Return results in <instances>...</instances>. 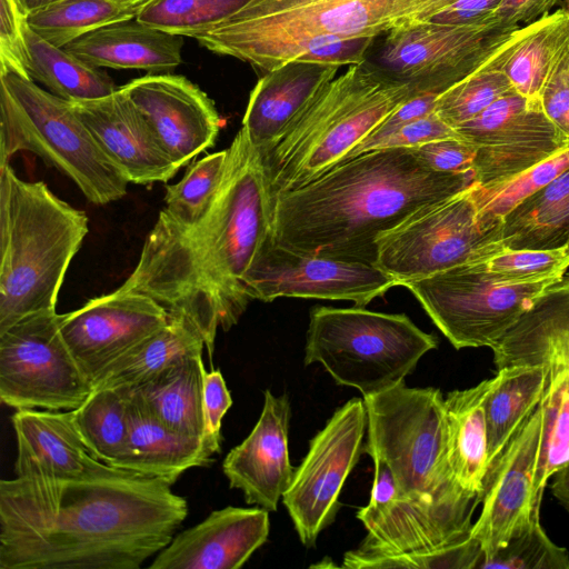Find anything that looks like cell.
Instances as JSON below:
<instances>
[{
    "instance_id": "obj_1",
    "label": "cell",
    "mask_w": 569,
    "mask_h": 569,
    "mask_svg": "<svg viewBox=\"0 0 569 569\" xmlns=\"http://www.w3.org/2000/svg\"><path fill=\"white\" fill-rule=\"evenodd\" d=\"M187 500L106 465L74 479L0 481V569H138L167 547Z\"/></svg>"
},
{
    "instance_id": "obj_2",
    "label": "cell",
    "mask_w": 569,
    "mask_h": 569,
    "mask_svg": "<svg viewBox=\"0 0 569 569\" xmlns=\"http://www.w3.org/2000/svg\"><path fill=\"white\" fill-rule=\"evenodd\" d=\"M223 177L200 222L178 226L158 217L137 267L118 288L157 301L187 321L211 357L218 328L228 331L251 301L243 279L271 233L272 199L263 157L241 127Z\"/></svg>"
},
{
    "instance_id": "obj_3",
    "label": "cell",
    "mask_w": 569,
    "mask_h": 569,
    "mask_svg": "<svg viewBox=\"0 0 569 569\" xmlns=\"http://www.w3.org/2000/svg\"><path fill=\"white\" fill-rule=\"evenodd\" d=\"M475 182L473 172L435 171L412 148L371 150L277 196L271 237L293 252L376 264L383 233Z\"/></svg>"
},
{
    "instance_id": "obj_4",
    "label": "cell",
    "mask_w": 569,
    "mask_h": 569,
    "mask_svg": "<svg viewBox=\"0 0 569 569\" xmlns=\"http://www.w3.org/2000/svg\"><path fill=\"white\" fill-rule=\"evenodd\" d=\"M450 1L250 0L188 37L264 73L295 60L353 66L367 60L377 37L430 20Z\"/></svg>"
},
{
    "instance_id": "obj_5",
    "label": "cell",
    "mask_w": 569,
    "mask_h": 569,
    "mask_svg": "<svg viewBox=\"0 0 569 569\" xmlns=\"http://www.w3.org/2000/svg\"><path fill=\"white\" fill-rule=\"evenodd\" d=\"M89 218L42 181L0 167V331L56 310L66 272L89 231Z\"/></svg>"
},
{
    "instance_id": "obj_6",
    "label": "cell",
    "mask_w": 569,
    "mask_h": 569,
    "mask_svg": "<svg viewBox=\"0 0 569 569\" xmlns=\"http://www.w3.org/2000/svg\"><path fill=\"white\" fill-rule=\"evenodd\" d=\"M412 94L415 87L367 60L335 77L262 153L271 199L345 161Z\"/></svg>"
},
{
    "instance_id": "obj_7",
    "label": "cell",
    "mask_w": 569,
    "mask_h": 569,
    "mask_svg": "<svg viewBox=\"0 0 569 569\" xmlns=\"http://www.w3.org/2000/svg\"><path fill=\"white\" fill-rule=\"evenodd\" d=\"M362 399L368 429L363 451L387 463L400 497L431 507L470 535L480 498L463 490L449 467L440 390L409 388L401 382Z\"/></svg>"
},
{
    "instance_id": "obj_8",
    "label": "cell",
    "mask_w": 569,
    "mask_h": 569,
    "mask_svg": "<svg viewBox=\"0 0 569 569\" xmlns=\"http://www.w3.org/2000/svg\"><path fill=\"white\" fill-rule=\"evenodd\" d=\"M29 151L67 176L94 204L127 194L129 181L100 149L70 101L14 72L0 74V167Z\"/></svg>"
},
{
    "instance_id": "obj_9",
    "label": "cell",
    "mask_w": 569,
    "mask_h": 569,
    "mask_svg": "<svg viewBox=\"0 0 569 569\" xmlns=\"http://www.w3.org/2000/svg\"><path fill=\"white\" fill-rule=\"evenodd\" d=\"M437 346V337L405 313L318 307L310 312L305 365H321L337 385L367 397L405 382Z\"/></svg>"
},
{
    "instance_id": "obj_10",
    "label": "cell",
    "mask_w": 569,
    "mask_h": 569,
    "mask_svg": "<svg viewBox=\"0 0 569 569\" xmlns=\"http://www.w3.org/2000/svg\"><path fill=\"white\" fill-rule=\"evenodd\" d=\"M471 187L383 233L377 241L376 266L403 286L500 251L502 224L488 228L479 221Z\"/></svg>"
},
{
    "instance_id": "obj_11",
    "label": "cell",
    "mask_w": 569,
    "mask_h": 569,
    "mask_svg": "<svg viewBox=\"0 0 569 569\" xmlns=\"http://www.w3.org/2000/svg\"><path fill=\"white\" fill-rule=\"evenodd\" d=\"M558 280L510 283L481 261L463 263L403 284L456 349L491 348Z\"/></svg>"
},
{
    "instance_id": "obj_12",
    "label": "cell",
    "mask_w": 569,
    "mask_h": 569,
    "mask_svg": "<svg viewBox=\"0 0 569 569\" xmlns=\"http://www.w3.org/2000/svg\"><path fill=\"white\" fill-rule=\"evenodd\" d=\"M519 27L498 21L445 24L429 20L402 26L372 43L367 61L416 92L441 94L483 63Z\"/></svg>"
},
{
    "instance_id": "obj_13",
    "label": "cell",
    "mask_w": 569,
    "mask_h": 569,
    "mask_svg": "<svg viewBox=\"0 0 569 569\" xmlns=\"http://www.w3.org/2000/svg\"><path fill=\"white\" fill-rule=\"evenodd\" d=\"M56 310L29 315L0 331V400L19 409L74 410L93 385L60 331Z\"/></svg>"
},
{
    "instance_id": "obj_14",
    "label": "cell",
    "mask_w": 569,
    "mask_h": 569,
    "mask_svg": "<svg viewBox=\"0 0 569 569\" xmlns=\"http://www.w3.org/2000/svg\"><path fill=\"white\" fill-rule=\"evenodd\" d=\"M366 427L363 399L348 400L310 440L295 469L282 501L303 546H313L335 520L342 487L360 458Z\"/></svg>"
},
{
    "instance_id": "obj_15",
    "label": "cell",
    "mask_w": 569,
    "mask_h": 569,
    "mask_svg": "<svg viewBox=\"0 0 569 569\" xmlns=\"http://www.w3.org/2000/svg\"><path fill=\"white\" fill-rule=\"evenodd\" d=\"M243 284L250 300L289 297L346 300L365 307L397 282L376 264L290 251L274 243L270 233Z\"/></svg>"
},
{
    "instance_id": "obj_16",
    "label": "cell",
    "mask_w": 569,
    "mask_h": 569,
    "mask_svg": "<svg viewBox=\"0 0 569 569\" xmlns=\"http://www.w3.org/2000/svg\"><path fill=\"white\" fill-rule=\"evenodd\" d=\"M456 131L477 148L473 176L479 187L509 180L569 146L540 100L515 89Z\"/></svg>"
},
{
    "instance_id": "obj_17",
    "label": "cell",
    "mask_w": 569,
    "mask_h": 569,
    "mask_svg": "<svg viewBox=\"0 0 569 569\" xmlns=\"http://www.w3.org/2000/svg\"><path fill=\"white\" fill-rule=\"evenodd\" d=\"M542 405L511 438L488 466L482 480V509L472 525L470 537L481 550L478 565L505 547L512 535L540 515L535 499V473L540 448Z\"/></svg>"
},
{
    "instance_id": "obj_18",
    "label": "cell",
    "mask_w": 569,
    "mask_h": 569,
    "mask_svg": "<svg viewBox=\"0 0 569 569\" xmlns=\"http://www.w3.org/2000/svg\"><path fill=\"white\" fill-rule=\"evenodd\" d=\"M168 321V312L153 299L116 289L62 315L60 331L93 385L112 362Z\"/></svg>"
},
{
    "instance_id": "obj_19",
    "label": "cell",
    "mask_w": 569,
    "mask_h": 569,
    "mask_svg": "<svg viewBox=\"0 0 569 569\" xmlns=\"http://www.w3.org/2000/svg\"><path fill=\"white\" fill-rule=\"evenodd\" d=\"M120 88L177 168L214 146L221 118L207 93L183 76L148 74Z\"/></svg>"
},
{
    "instance_id": "obj_20",
    "label": "cell",
    "mask_w": 569,
    "mask_h": 569,
    "mask_svg": "<svg viewBox=\"0 0 569 569\" xmlns=\"http://www.w3.org/2000/svg\"><path fill=\"white\" fill-rule=\"evenodd\" d=\"M70 102L100 149L129 183L167 182L180 170L121 88L99 99Z\"/></svg>"
},
{
    "instance_id": "obj_21",
    "label": "cell",
    "mask_w": 569,
    "mask_h": 569,
    "mask_svg": "<svg viewBox=\"0 0 569 569\" xmlns=\"http://www.w3.org/2000/svg\"><path fill=\"white\" fill-rule=\"evenodd\" d=\"M290 403L286 395L264 391L261 415L249 436L231 449L222 463L229 486L242 491L248 505L276 511L295 468L288 448Z\"/></svg>"
},
{
    "instance_id": "obj_22",
    "label": "cell",
    "mask_w": 569,
    "mask_h": 569,
    "mask_svg": "<svg viewBox=\"0 0 569 569\" xmlns=\"http://www.w3.org/2000/svg\"><path fill=\"white\" fill-rule=\"evenodd\" d=\"M269 529L268 510L228 506L173 536L149 568L238 569L266 542Z\"/></svg>"
},
{
    "instance_id": "obj_23",
    "label": "cell",
    "mask_w": 569,
    "mask_h": 569,
    "mask_svg": "<svg viewBox=\"0 0 569 569\" xmlns=\"http://www.w3.org/2000/svg\"><path fill=\"white\" fill-rule=\"evenodd\" d=\"M11 422L18 449L16 477L74 479L107 465L83 443L73 410L19 409Z\"/></svg>"
},
{
    "instance_id": "obj_24",
    "label": "cell",
    "mask_w": 569,
    "mask_h": 569,
    "mask_svg": "<svg viewBox=\"0 0 569 569\" xmlns=\"http://www.w3.org/2000/svg\"><path fill=\"white\" fill-rule=\"evenodd\" d=\"M490 349L497 370L542 367L547 381L569 375V274L550 284Z\"/></svg>"
},
{
    "instance_id": "obj_25",
    "label": "cell",
    "mask_w": 569,
    "mask_h": 569,
    "mask_svg": "<svg viewBox=\"0 0 569 569\" xmlns=\"http://www.w3.org/2000/svg\"><path fill=\"white\" fill-rule=\"evenodd\" d=\"M339 68L295 60L264 73L250 92L242 119L251 143L262 153L270 150Z\"/></svg>"
},
{
    "instance_id": "obj_26",
    "label": "cell",
    "mask_w": 569,
    "mask_h": 569,
    "mask_svg": "<svg viewBox=\"0 0 569 569\" xmlns=\"http://www.w3.org/2000/svg\"><path fill=\"white\" fill-rule=\"evenodd\" d=\"M213 455L204 439L168 428L129 390L128 439L112 467L172 485L190 468L209 465Z\"/></svg>"
},
{
    "instance_id": "obj_27",
    "label": "cell",
    "mask_w": 569,
    "mask_h": 569,
    "mask_svg": "<svg viewBox=\"0 0 569 569\" xmlns=\"http://www.w3.org/2000/svg\"><path fill=\"white\" fill-rule=\"evenodd\" d=\"M183 37L150 26L137 18L91 31L62 47L96 68L170 71L182 62Z\"/></svg>"
},
{
    "instance_id": "obj_28",
    "label": "cell",
    "mask_w": 569,
    "mask_h": 569,
    "mask_svg": "<svg viewBox=\"0 0 569 569\" xmlns=\"http://www.w3.org/2000/svg\"><path fill=\"white\" fill-rule=\"evenodd\" d=\"M492 382L487 379L445 398L449 467L459 486L479 498L489 465L485 400Z\"/></svg>"
},
{
    "instance_id": "obj_29",
    "label": "cell",
    "mask_w": 569,
    "mask_h": 569,
    "mask_svg": "<svg viewBox=\"0 0 569 569\" xmlns=\"http://www.w3.org/2000/svg\"><path fill=\"white\" fill-rule=\"evenodd\" d=\"M568 42L569 12L560 9L519 27L496 58L515 90L528 99H539L552 64Z\"/></svg>"
},
{
    "instance_id": "obj_30",
    "label": "cell",
    "mask_w": 569,
    "mask_h": 569,
    "mask_svg": "<svg viewBox=\"0 0 569 569\" xmlns=\"http://www.w3.org/2000/svg\"><path fill=\"white\" fill-rule=\"evenodd\" d=\"M204 372L202 353H198L169 367L149 382L129 390L168 428L188 437L203 439Z\"/></svg>"
},
{
    "instance_id": "obj_31",
    "label": "cell",
    "mask_w": 569,
    "mask_h": 569,
    "mask_svg": "<svg viewBox=\"0 0 569 569\" xmlns=\"http://www.w3.org/2000/svg\"><path fill=\"white\" fill-rule=\"evenodd\" d=\"M204 347L202 337L187 321L169 318L166 326L112 362L93 388L140 387L177 362L202 353Z\"/></svg>"
},
{
    "instance_id": "obj_32",
    "label": "cell",
    "mask_w": 569,
    "mask_h": 569,
    "mask_svg": "<svg viewBox=\"0 0 569 569\" xmlns=\"http://www.w3.org/2000/svg\"><path fill=\"white\" fill-rule=\"evenodd\" d=\"M569 241V168L509 212L501 242L513 250H552Z\"/></svg>"
},
{
    "instance_id": "obj_33",
    "label": "cell",
    "mask_w": 569,
    "mask_h": 569,
    "mask_svg": "<svg viewBox=\"0 0 569 569\" xmlns=\"http://www.w3.org/2000/svg\"><path fill=\"white\" fill-rule=\"evenodd\" d=\"M547 379L542 367L511 366L497 370L485 400L489 465L540 405Z\"/></svg>"
},
{
    "instance_id": "obj_34",
    "label": "cell",
    "mask_w": 569,
    "mask_h": 569,
    "mask_svg": "<svg viewBox=\"0 0 569 569\" xmlns=\"http://www.w3.org/2000/svg\"><path fill=\"white\" fill-rule=\"evenodd\" d=\"M24 36L29 78L54 96L68 101L93 100L119 89L100 68L90 66L63 48L48 42L28 23Z\"/></svg>"
},
{
    "instance_id": "obj_35",
    "label": "cell",
    "mask_w": 569,
    "mask_h": 569,
    "mask_svg": "<svg viewBox=\"0 0 569 569\" xmlns=\"http://www.w3.org/2000/svg\"><path fill=\"white\" fill-rule=\"evenodd\" d=\"M149 0H61L30 12L28 26L48 42L64 47L102 27L133 19Z\"/></svg>"
},
{
    "instance_id": "obj_36",
    "label": "cell",
    "mask_w": 569,
    "mask_h": 569,
    "mask_svg": "<svg viewBox=\"0 0 569 569\" xmlns=\"http://www.w3.org/2000/svg\"><path fill=\"white\" fill-rule=\"evenodd\" d=\"M77 430L98 460L113 466L129 433V390L123 387L93 388L73 410Z\"/></svg>"
},
{
    "instance_id": "obj_37",
    "label": "cell",
    "mask_w": 569,
    "mask_h": 569,
    "mask_svg": "<svg viewBox=\"0 0 569 569\" xmlns=\"http://www.w3.org/2000/svg\"><path fill=\"white\" fill-rule=\"evenodd\" d=\"M569 168V146L526 171L500 183L471 187L479 221L488 228L501 226L519 203Z\"/></svg>"
},
{
    "instance_id": "obj_38",
    "label": "cell",
    "mask_w": 569,
    "mask_h": 569,
    "mask_svg": "<svg viewBox=\"0 0 569 569\" xmlns=\"http://www.w3.org/2000/svg\"><path fill=\"white\" fill-rule=\"evenodd\" d=\"M228 150L210 153L189 166L182 179L166 187L164 208L160 217L182 227L202 220L220 187Z\"/></svg>"
},
{
    "instance_id": "obj_39",
    "label": "cell",
    "mask_w": 569,
    "mask_h": 569,
    "mask_svg": "<svg viewBox=\"0 0 569 569\" xmlns=\"http://www.w3.org/2000/svg\"><path fill=\"white\" fill-rule=\"evenodd\" d=\"M541 405V439L535 473V499L540 506L549 478L569 462V375L547 381Z\"/></svg>"
},
{
    "instance_id": "obj_40",
    "label": "cell",
    "mask_w": 569,
    "mask_h": 569,
    "mask_svg": "<svg viewBox=\"0 0 569 569\" xmlns=\"http://www.w3.org/2000/svg\"><path fill=\"white\" fill-rule=\"evenodd\" d=\"M511 89L513 87L495 53L479 69L443 91L437 99L435 112L456 129Z\"/></svg>"
},
{
    "instance_id": "obj_41",
    "label": "cell",
    "mask_w": 569,
    "mask_h": 569,
    "mask_svg": "<svg viewBox=\"0 0 569 569\" xmlns=\"http://www.w3.org/2000/svg\"><path fill=\"white\" fill-rule=\"evenodd\" d=\"M250 0H149L136 17L152 28L182 37L229 18Z\"/></svg>"
},
{
    "instance_id": "obj_42",
    "label": "cell",
    "mask_w": 569,
    "mask_h": 569,
    "mask_svg": "<svg viewBox=\"0 0 569 569\" xmlns=\"http://www.w3.org/2000/svg\"><path fill=\"white\" fill-rule=\"evenodd\" d=\"M480 568L569 569V552L550 540L537 515Z\"/></svg>"
},
{
    "instance_id": "obj_43",
    "label": "cell",
    "mask_w": 569,
    "mask_h": 569,
    "mask_svg": "<svg viewBox=\"0 0 569 569\" xmlns=\"http://www.w3.org/2000/svg\"><path fill=\"white\" fill-rule=\"evenodd\" d=\"M480 559V546L469 537L463 542L425 552L359 555L350 550L343 556L342 568L471 569L478 568Z\"/></svg>"
},
{
    "instance_id": "obj_44",
    "label": "cell",
    "mask_w": 569,
    "mask_h": 569,
    "mask_svg": "<svg viewBox=\"0 0 569 569\" xmlns=\"http://www.w3.org/2000/svg\"><path fill=\"white\" fill-rule=\"evenodd\" d=\"M483 268L496 279L510 283L559 280L569 268V256L565 248L552 250L500 251L481 260Z\"/></svg>"
},
{
    "instance_id": "obj_45",
    "label": "cell",
    "mask_w": 569,
    "mask_h": 569,
    "mask_svg": "<svg viewBox=\"0 0 569 569\" xmlns=\"http://www.w3.org/2000/svg\"><path fill=\"white\" fill-rule=\"evenodd\" d=\"M27 14L17 0H0V74L29 78L24 29Z\"/></svg>"
},
{
    "instance_id": "obj_46",
    "label": "cell",
    "mask_w": 569,
    "mask_h": 569,
    "mask_svg": "<svg viewBox=\"0 0 569 569\" xmlns=\"http://www.w3.org/2000/svg\"><path fill=\"white\" fill-rule=\"evenodd\" d=\"M539 100L548 119L569 141V42L552 64Z\"/></svg>"
},
{
    "instance_id": "obj_47",
    "label": "cell",
    "mask_w": 569,
    "mask_h": 569,
    "mask_svg": "<svg viewBox=\"0 0 569 569\" xmlns=\"http://www.w3.org/2000/svg\"><path fill=\"white\" fill-rule=\"evenodd\" d=\"M412 149L435 171L449 173L473 172L477 148L463 139H441Z\"/></svg>"
},
{
    "instance_id": "obj_48",
    "label": "cell",
    "mask_w": 569,
    "mask_h": 569,
    "mask_svg": "<svg viewBox=\"0 0 569 569\" xmlns=\"http://www.w3.org/2000/svg\"><path fill=\"white\" fill-rule=\"evenodd\" d=\"M203 439L214 453L220 451L222 418L232 405L230 392L219 369L203 377Z\"/></svg>"
},
{
    "instance_id": "obj_49",
    "label": "cell",
    "mask_w": 569,
    "mask_h": 569,
    "mask_svg": "<svg viewBox=\"0 0 569 569\" xmlns=\"http://www.w3.org/2000/svg\"><path fill=\"white\" fill-rule=\"evenodd\" d=\"M448 138L461 139L456 129L445 122L433 111L426 117L402 126L383 140L377 149L416 148L431 141Z\"/></svg>"
},
{
    "instance_id": "obj_50",
    "label": "cell",
    "mask_w": 569,
    "mask_h": 569,
    "mask_svg": "<svg viewBox=\"0 0 569 569\" xmlns=\"http://www.w3.org/2000/svg\"><path fill=\"white\" fill-rule=\"evenodd\" d=\"M501 0H451L429 21L445 24H480L492 20L491 16Z\"/></svg>"
},
{
    "instance_id": "obj_51",
    "label": "cell",
    "mask_w": 569,
    "mask_h": 569,
    "mask_svg": "<svg viewBox=\"0 0 569 569\" xmlns=\"http://www.w3.org/2000/svg\"><path fill=\"white\" fill-rule=\"evenodd\" d=\"M559 0H501L491 19L510 27L530 23L555 7Z\"/></svg>"
},
{
    "instance_id": "obj_52",
    "label": "cell",
    "mask_w": 569,
    "mask_h": 569,
    "mask_svg": "<svg viewBox=\"0 0 569 569\" xmlns=\"http://www.w3.org/2000/svg\"><path fill=\"white\" fill-rule=\"evenodd\" d=\"M551 490L556 499L569 512V462L556 473Z\"/></svg>"
},
{
    "instance_id": "obj_53",
    "label": "cell",
    "mask_w": 569,
    "mask_h": 569,
    "mask_svg": "<svg viewBox=\"0 0 569 569\" xmlns=\"http://www.w3.org/2000/svg\"><path fill=\"white\" fill-rule=\"evenodd\" d=\"M20 4L28 16L30 12L38 10L40 8L47 7L49 4L59 2L61 0H19Z\"/></svg>"
},
{
    "instance_id": "obj_54",
    "label": "cell",
    "mask_w": 569,
    "mask_h": 569,
    "mask_svg": "<svg viewBox=\"0 0 569 569\" xmlns=\"http://www.w3.org/2000/svg\"><path fill=\"white\" fill-rule=\"evenodd\" d=\"M565 10L569 12V0H565Z\"/></svg>"
},
{
    "instance_id": "obj_55",
    "label": "cell",
    "mask_w": 569,
    "mask_h": 569,
    "mask_svg": "<svg viewBox=\"0 0 569 569\" xmlns=\"http://www.w3.org/2000/svg\"><path fill=\"white\" fill-rule=\"evenodd\" d=\"M563 248H565L566 253L569 256V241L567 242V244Z\"/></svg>"
},
{
    "instance_id": "obj_56",
    "label": "cell",
    "mask_w": 569,
    "mask_h": 569,
    "mask_svg": "<svg viewBox=\"0 0 569 569\" xmlns=\"http://www.w3.org/2000/svg\"><path fill=\"white\" fill-rule=\"evenodd\" d=\"M17 1L20 3V1H19V0H17ZM20 6H21V4H20ZM21 8H22V7H21Z\"/></svg>"
}]
</instances>
